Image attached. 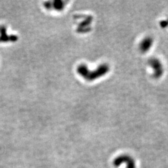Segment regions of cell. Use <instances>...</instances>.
<instances>
[{
  "instance_id": "3957f363",
  "label": "cell",
  "mask_w": 168,
  "mask_h": 168,
  "mask_svg": "<svg viewBox=\"0 0 168 168\" xmlns=\"http://www.w3.org/2000/svg\"><path fill=\"white\" fill-rule=\"evenodd\" d=\"M18 39V36L16 35H8L7 34L6 28L5 26H0V43H6L11 41L14 42Z\"/></svg>"
},
{
  "instance_id": "7a4b0ae2",
  "label": "cell",
  "mask_w": 168,
  "mask_h": 168,
  "mask_svg": "<svg viewBox=\"0 0 168 168\" xmlns=\"http://www.w3.org/2000/svg\"><path fill=\"white\" fill-rule=\"evenodd\" d=\"M123 163L126 164V168H136L135 163L133 159L128 155H121L113 161V165L118 167Z\"/></svg>"
},
{
  "instance_id": "6da1fadb",
  "label": "cell",
  "mask_w": 168,
  "mask_h": 168,
  "mask_svg": "<svg viewBox=\"0 0 168 168\" xmlns=\"http://www.w3.org/2000/svg\"><path fill=\"white\" fill-rule=\"evenodd\" d=\"M95 70H96L93 71L89 70L87 66L84 64L80 65L77 69L78 74L84 77L85 79L87 80H93V79H95L107 74L109 70V67L107 64H102Z\"/></svg>"
},
{
  "instance_id": "277c9868",
  "label": "cell",
  "mask_w": 168,
  "mask_h": 168,
  "mask_svg": "<svg viewBox=\"0 0 168 168\" xmlns=\"http://www.w3.org/2000/svg\"><path fill=\"white\" fill-rule=\"evenodd\" d=\"M45 6L47 9L54 8L56 10H62L65 6V2L63 1H48L45 3Z\"/></svg>"
}]
</instances>
